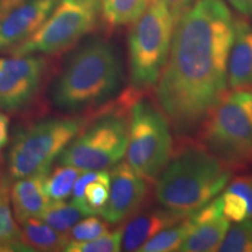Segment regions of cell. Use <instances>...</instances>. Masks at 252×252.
<instances>
[{"label": "cell", "instance_id": "obj_6", "mask_svg": "<svg viewBox=\"0 0 252 252\" xmlns=\"http://www.w3.org/2000/svg\"><path fill=\"white\" fill-rule=\"evenodd\" d=\"M171 128L162 110L146 99L131 106L126 161L147 182L157 181L171 159Z\"/></svg>", "mask_w": 252, "mask_h": 252}, {"label": "cell", "instance_id": "obj_26", "mask_svg": "<svg viewBox=\"0 0 252 252\" xmlns=\"http://www.w3.org/2000/svg\"><path fill=\"white\" fill-rule=\"evenodd\" d=\"M122 250V229L108 231L99 237L84 242H69L65 252H118Z\"/></svg>", "mask_w": 252, "mask_h": 252}, {"label": "cell", "instance_id": "obj_32", "mask_svg": "<svg viewBox=\"0 0 252 252\" xmlns=\"http://www.w3.org/2000/svg\"><path fill=\"white\" fill-rule=\"evenodd\" d=\"M5 189H7V185H6L5 182L0 179V193H1V191H4Z\"/></svg>", "mask_w": 252, "mask_h": 252}, {"label": "cell", "instance_id": "obj_4", "mask_svg": "<svg viewBox=\"0 0 252 252\" xmlns=\"http://www.w3.org/2000/svg\"><path fill=\"white\" fill-rule=\"evenodd\" d=\"M198 132L203 146L229 168L252 159V90L225 94Z\"/></svg>", "mask_w": 252, "mask_h": 252}, {"label": "cell", "instance_id": "obj_21", "mask_svg": "<svg viewBox=\"0 0 252 252\" xmlns=\"http://www.w3.org/2000/svg\"><path fill=\"white\" fill-rule=\"evenodd\" d=\"M86 216H88V214L74 202L60 200L50 201L48 207L39 219L60 232H68Z\"/></svg>", "mask_w": 252, "mask_h": 252}, {"label": "cell", "instance_id": "obj_16", "mask_svg": "<svg viewBox=\"0 0 252 252\" xmlns=\"http://www.w3.org/2000/svg\"><path fill=\"white\" fill-rule=\"evenodd\" d=\"M48 172L18 179L12 186L11 200L13 214L19 223L32 217H40L50 203L45 181Z\"/></svg>", "mask_w": 252, "mask_h": 252}, {"label": "cell", "instance_id": "obj_29", "mask_svg": "<svg viewBox=\"0 0 252 252\" xmlns=\"http://www.w3.org/2000/svg\"><path fill=\"white\" fill-rule=\"evenodd\" d=\"M238 13L252 19V0H226Z\"/></svg>", "mask_w": 252, "mask_h": 252}, {"label": "cell", "instance_id": "obj_23", "mask_svg": "<svg viewBox=\"0 0 252 252\" xmlns=\"http://www.w3.org/2000/svg\"><path fill=\"white\" fill-rule=\"evenodd\" d=\"M83 169L70 165H61L56 167L52 173L47 174L45 187L50 201L65 200L70 196L75 182L80 178Z\"/></svg>", "mask_w": 252, "mask_h": 252}, {"label": "cell", "instance_id": "obj_31", "mask_svg": "<svg viewBox=\"0 0 252 252\" xmlns=\"http://www.w3.org/2000/svg\"><path fill=\"white\" fill-rule=\"evenodd\" d=\"M24 1L26 0H0V18Z\"/></svg>", "mask_w": 252, "mask_h": 252}, {"label": "cell", "instance_id": "obj_13", "mask_svg": "<svg viewBox=\"0 0 252 252\" xmlns=\"http://www.w3.org/2000/svg\"><path fill=\"white\" fill-rule=\"evenodd\" d=\"M191 230L179 249L182 252L219 251L229 229V220L222 213L220 198L216 196L190 216Z\"/></svg>", "mask_w": 252, "mask_h": 252}, {"label": "cell", "instance_id": "obj_2", "mask_svg": "<svg viewBox=\"0 0 252 252\" xmlns=\"http://www.w3.org/2000/svg\"><path fill=\"white\" fill-rule=\"evenodd\" d=\"M186 141L158 176L156 197L160 206L188 217L219 196L231 171L203 145Z\"/></svg>", "mask_w": 252, "mask_h": 252}, {"label": "cell", "instance_id": "obj_30", "mask_svg": "<svg viewBox=\"0 0 252 252\" xmlns=\"http://www.w3.org/2000/svg\"><path fill=\"white\" fill-rule=\"evenodd\" d=\"M8 125L9 119L5 112H0V152L5 149L8 143Z\"/></svg>", "mask_w": 252, "mask_h": 252}, {"label": "cell", "instance_id": "obj_17", "mask_svg": "<svg viewBox=\"0 0 252 252\" xmlns=\"http://www.w3.org/2000/svg\"><path fill=\"white\" fill-rule=\"evenodd\" d=\"M21 242L30 251H64L69 243L67 232H60L39 217L20 222Z\"/></svg>", "mask_w": 252, "mask_h": 252}, {"label": "cell", "instance_id": "obj_10", "mask_svg": "<svg viewBox=\"0 0 252 252\" xmlns=\"http://www.w3.org/2000/svg\"><path fill=\"white\" fill-rule=\"evenodd\" d=\"M48 70V61L42 56L0 58V111L28 109L39 96Z\"/></svg>", "mask_w": 252, "mask_h": 252}, {"label": "cell", "instance_id": "obj_20", "mask_svg": "<svg viewBox=\"0 0 252 252\" xmlns=\"http://www.w3.org/2000/svg\"><path fill=\"white\" fill-rule=\"evenodd\" d=\"M191 216V215H190ZM190 216L181 220L168 228L161 230L140 248V252H172L179 251L189 231L191 230Z\"/></svg>", "mask_w": 252, "mask_h": 252}, {"label": "cell", "instance_id": "obj_25", "mask_svg": "<svg viewBox=\"0 0 252 252\" xmlns=\"http://www.w3.org/2000/svg\"><path fill=\"white\" fill-rule=\"evenodd\" d=\"M219 251L252 252V220L236 223L229 226Z\"/></svg>", "mask_w": 252, "mask_h": 252}, {"label": "cell", "instance_id": "obj_7", "mask_svg": "<svg viewBox=\"0 0 252 252\" xmlns=\"http://www.w3.org/2000/svg\"><path fill=\"white\" fill-rule=\"evenodd\" d=\"M80 119H46L15 134L8 152V172L18 179L49 172L55 158L82 131Z\"/></svg>", "mask_w": 252, "mask_h": 252}, {"label": "cell", "instance_id": "obj_3", "mask_svg": "<svg viewBox=\"0 0 252 252\" xmlns=\"http://www.w3.org/2000/svg\"><path fill=\"white\" fill-rule=\"evenodd\" d=\"M122 77L121 61L111 43L94 37L68 60L53 87L52 100L62 111H83L112 97Z\"/></svg>", "mask_w": 252, "mask_h": 252}, {"label": "cell", "instance_id": "obj_22", "mask_svg": "<svg viewBox=\"0 0 252 252\" xmlns=\"http://www.w3.org/2000/svg\"><path fill=\"white\" fill-rule=\"evenodd\" d=\"M0 247L7 251H30L21 242V229L9 207L8 188L0 193Z\"/></svg>", "mask_w": 252, "mask_h": 252}, {"label": "cell", "instance_id": "obj_12", "mask_svg": "<svg viewBox=\"0 0 252 252\" xmlns=\"http://www.w3.org/2000/svg\"><path fill=\"white\" fill-rule=\"evenodd\" d=\"M59 0H26L0 18V53L30 39L46 21Z\"/></svg>", "mask_w": 252, "mask_h": 252}, {"label": "cell", "instance_id": "obj_8", "mask_svg": "<svg viewBox=\"0 0 252 252\" xmlns=\"http://www.w3.org/2000/svg\"><path fill=\"white\" fill-rule=\"evenodd\" d=\"M97 0H59L58 4L30 39L9 54L56 55L74 47L97 23Z\"/></svg>", "mask_w": 252, "mask_h": 252}, {"label": "cell", "instance_id": "obj_11", "mask_svg": "<svg viewBox=\"0 0 252 252\" xmlns=\"http://www.w3.org/2000/svg\"><path fill=\"white\" fill-rule=\"evenodd\" d=\"M110 173V193L100 216L109 224H118L137 213L146 200V180L126 162H118Z\"/></svg>", "mask_w": 252, "mask_h": 252}, {"label": "cell", "instance_id": "obj_5", "mask_svg": "<svg viewBox=\"0 0 252 252\" xmlns=\"http://www.w3.org/2000/svg\"><path fill=\"white\" fill-rule=\"evenodd\" d=\"M175 21L159 0H152L128 34V62L132 88L138 91L157 86L168 59Z\"/></svg>", "mask_w": 252, "mask_h": 252}, {"label": "cell", "instance_id": "obj_27", "mask_svg": "<svg viewBox=\"0 0 252 252\" xmlns=\"http://www.w3.org/2000/svg\"><path fill=\"white\" fill-rule=\"evenodd\" d=\"M109 231V223L94 215L82 219L67 232L69 242H84L97 238Z\"/></svg>", "mask_w": 252, "mask_h": 252}, {"label": "cell", "instance_id": "obj_24", "mask_svg": "<svg viewBox=\"0 0 252 252\" xmlns=\"http://www.w3.org/2000/svg\"><path fill=\"white\" fill-rule=\"evenodd\" d=\"M110 193V173L99 171L98 175L91 180L84 189V204L91 215L99 214L105 206Z\"/></svg>", "mask_w": 252, "mask_h": 252}, {"label": "cell", "instance_id": "obj_9", "mask_svg": "<svg viewBox=\"0 0 252 252\" xmlns=\"http://www.w3.org/2000/svg\"><path fill=\"white\" fill-rule=\"evenodd\" d=\"M128 125L122 113H109L80 132L60 154V163L83 171H106L124 158Z\"/></svg>", "mask_w": 252, "mask_h": 252}, {"label": "cell", "instance_id": "obj_19", "mask_svg": "<svg viewBox=\"0 0 252 252\" xmlns=\"http://www.w3.org/2000/svg\"><path fill=\"white\" fill-rule=\"evenodd\" d=\"M152 0H100L104 21L110 27L132 24L143 14Z\"/></svg>", "mask_w": 252, "mask_h": 252}, {"label": "cell", "instance_id": "obj_18", "mask_svg": "<svg viewBox=\"0 0 252 252\" xmlns=\"http://www.w3.org/2000/svg\"><path fill=\"white\" fill-rule=\"evenodd\" d=\"M222 213L234 223L252 220V180L245 176L236 178L220 195Z\"/></svg>", "mask_w": 252, "mask_h": 252}, {"label": "cell", "instance_id": "obj_28", "mask_svg": "<svg viewBox=\"0 0 252 252\" xmlns=\"http://www.w3.org/2000/svg\"><path fill=\"white\" fill-rule=\"evenodd\" d=\"M159 1L168 9L176 24L179 18L193 5L195 0H159Z\"/></svg>", "mask_w": 252, "mask_h": 252}, {"label": "cell", "instance_id": "obj_33", "mask_svg": "<svg viewBox=\"0 0 252 252\" xmlns=\"http://www.w3.org/2000/svg\"><path fill=\"white\" fill-rule=\"evenodd\" d=\"M251 180H252V179H251Z\"/></svg>", "mask_w": 252, "mask_h": 252}, {"label": "cell", "instance_id": "obj_15", "mask_svg": "<svg viewBox=\"0 0 252 252\" xmlns=\"http://www.w3.org/2000/svg\"><path fill=\"white\" fill-rule=\"evenodd\" d=\"M228 87L252 88V26L247 21H235V35L228 61Z\"/></svg>", "mask_w": 252, "mask_h": 252}, {"label": "cell", "instance_id": "obj_14", "mask_svg": "<svg viewBox=\"0 0 252 252\" xmlns=\"http://www.w3.org/2000/svg\"><path fill=\"white\" fill-rule=\"evenodd\" d=\"M184 219L186 217L173 213L162 206L138 210L128 217L126 224L123 226L122 250L127 252L139 251L154 235Z\"/></svg>", "mask_w": 252, "mask_h": 252}, {"label": "cell", "instance_id": "obj_1", "mask_svg": "<svg viewBox=\"0 0 252 252\" xmlns=\"http://www.w3.org/2000/svg\"><path fill=\"white\" fill-rule=\"evenodd\" d=\"M235 20L223 0H195L176 21L157 99L176 138L188 139L226 94Z\"/></svg>", "mask_w": 252, "mask_h": 252}]
</instances>
